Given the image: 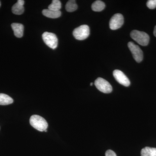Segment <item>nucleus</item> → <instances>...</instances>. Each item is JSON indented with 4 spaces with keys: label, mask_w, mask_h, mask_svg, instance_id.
Returning <instances> with one entry per match:
<instances>
[{
    "label": "nucleus",
    "mask_w": 156,
    "mask_h": 156,
    "mask_svg": "<svg viewBox=\"0 0 156 156\" xmlns=\"http://www.w3.org/2000/svg\"><path fill=\"white\" fill-rule=\"evenodd\" d=\"M30 123L34 128L40 131H44L48 128V123L46 120L38 115L31 116Z\"/></svg>",
    "instance_id": "f257e3e1"
},
{
    "label": "nucleus",
    "mask_w": 156,
    "mask_h": 156,
    "mask_svg": "<svg viewBox=\"0 0 156 156\" xmlns=\"http://www.w3.org/2000/svg\"><path fill=\"white\" fill-rule=\"evenodd\" d=\"M130 35L131 37L140 45L146 46L148 44L150 40L149 36L144 32L134 30L131 32Z\"/></svg>",
    "instance_id": "f03ea898"
},
{
    "label": "nucleus",
    "mask_w": 156,
    "mask_h": 156,
    "mask_svg": "<svg viewBox=\"0 0 156 156\" xmlns=\"http://www.w3.org/2000/svg\"><path fill=\"white\" fill-rule=\"evenodd\" d=\"M90 34V29L87 25H81L73 31V35L76 39L83 41L88 37Z\"/></svg>",
    "instance_id": "7ed1b4c3"
},
{
    "label": "nucleus",
    "mask_w": 156,
    "mask_h": 156,
    "mask_svg": "<svg viewBox=\"0 0 156 156\" xmlns=\"http://www.w3.org/2000/svg\"><path fill=\"white\" fill-rule=\"evenodd\" d=\"M42 38L45 44L49 48L53 50L56 49L58 46V38L56 35L52 33H44L42 35Z\"/></svg>",
    "instance_id": "20e7f679"
},
{
    "label": "nucleus",
    "mask_w": 156,
    "mask_h": 156,
    "mask_svg": "<svg viewBox=\"0 0 156 156\" xmlns=\"http://www.w3.org/2000/svg\"><path fill=\"white\" fill-rule=\"evenodd\" d=\"M94 84L97 89L103 93H109L112 91L111 85L103 78H98L95 80Z\"/></svg>",
    "instance_id": "39448f33"
},
{
    "label": "nucleus",
    "mask_w": 156,
    "mask_h": 156,
    "mask_svg": "<svg viewBox=\"0 0 156 156\" xmlns=\"http://www.w3.org/2000/svg\"><path fill=\"white\" fill-rule=\"evenodd\" d=\"M128 47L135 61L137 62H141L143 59V53L139 46L133 42H130L128 43Z\"/></svg>",
    "instance_id": "423d86ee"
},
{
    "label": "nucleus",
    "mask_w": 156,
    "mask_h": 156,
    "mask_svg": "<svg viewBox=\"0 0 156 156\" xmlns=\"http://www.w3.org/2000/svg\"><path fill=\"white\" fill-rule=\"evenodd\" d=\"M124 22V17L122 14H115L110 20V28L112 30H116L121 28L123 25Z\"/></svg>",
    "instance_id": "0eeeda50"
},
{
    "label": "nucleus",
    "mask_w": 156,
    "mask_h": 156,
    "mask_svg": "<svg viewBox=\"0 0 156 156\" xmlns=\"http://www.w3.org/2000/svg\"><path fill=\"white\" fill-rule=\"evenodd\" d=\"M113 76L116 80L121 85L126 87L130 86V80L122 72L119 70H115L113 72Z\"/></svg>",
    "instance_id": "6e6552de"
},
{
    "label": "nucleus",
    "mask_w": 156,
    "mask_h": 156,
    "mask_svg": "<svg viewBox=\"0 0 156 156\" xmlns=\"http://www.w3.org/2000/svg\"><path fill=\"white\" fill-rule=\"evenodd\" d=\"M24 1L23 0H18L16 4H14L12 8V12L17 15H20L23 14L24 11Z\"/></svg>",
    "instance_id": "1a4fd4ad"
},
{
    "label": "nucleus",
    "mask_w": 156,
    "mask_h": 156,
    "mask_svg": "<svg viewBox=\"0 0 156 156\" xmlns=\"http://www.w3.org/2000/svg\"><path fill=\"white\" fill-rule=\"evenodd\" d=\"M11 27L14 32V35L17 37H22L23 35L24 26L21 23H13L11 24Z\"/></svg>",
    "instance_id": "9d476101"
},
{
    "label": "nucleus",
    "mask_w": 156,
    "mask_h": 156,
    "mask_svg": "<svg viewBox=\"0 0 156 156\" xmlns=\"http://www.w3.org/2000/svg\"><path fill=\"white\" fill-rule=\"evenodd\" d=\"M42 13L45 17L53 19L58 18L61 15V12L60 11H53L49 9H44L42 11Z\"/></svg>",
    "instance_id": "9b49d317"
},
{
    "label": "nucleus",
    "mask_w": 156,
    "mask_h": 156,
    "mask_svg": "<svg viewBox=\"0 0 156 156\" xmlns=\"http://www.w3.org/2000/svg\"><path fill=\"white\" fill-rule=\"evenodd\" d=\"M13 99L9 95L0 93V105H8L13 103Z\"/></svg>",
    "instance_id": "f8f14e48"
},
{
    "label": "nucleus",
    "mask_w": 156,
    "mask_h": 156,
    "mask_svg": "<svg viewBox=\"0 0 156 156\" xmlns=\"http://www.w3.org/2000/svg\"><path fill=\"white\" fill-rule=\"evenodd\" d=\"M141 156H156V148H144L141 151Z\"/></svg>",
    "instance_id": "ddd939ff"
},
{
    "label": "nucleus",
    "mask_w": 156,
    "mask_h": 156,
    "mask_svg": "<svg viewBox=\"0 0 156 156\" xmlns=\"http://www.w3.org/2000/svg\"><path fill=\"white\" fill-rule=\"evenodd\" d=\"M105 4L101 1H96L92 4V10L96 12L102 11L105 8Z\"/></svg>",
    "instance_id": "4468645a"
},
{
    "label": "nucleus",
    "mask_w": 156,
    "mask_h": 156,
    "mask_svg": "<svg viewBox=\"0 0 156 156\" xmlns=\"http://www.w3.org/2000/svg\"><path fill=\"white\" fill-rule=\"evenodd\" d=\"M78 6L75 0H70L66 3V9L68 12H72L76 11Z\"/></svg>",
    "instance_id": "2eb2a0df"
},
{
    "label": "nucleus",
    "mask_w": 156,
    "mask_h": 156,
    "mask_svg": "<svg viewBox=\"0 0 156 156\" xmlns=\"http://www.w3.org/2000/svg\"><path fill=\"white\" fill-rule=\"evenodd\" d=\"M61 2L58 0H53L52 2L48 6V9L53 11H58L61 9Z\"/></svg>",
    "instance_id": "dca6fc26"
},
{
    "label": "nucleus",
    "mask_w": 156,
    "mask_h": 156,
    "mask_svg": "<svg viewBox=\"0 0 156 156\" xmlns=\"http://www.w3.org/2000/svg\"><path fill=\"white\" fill-rule=\"evenodd\" d=\"M147 6L149 9H154L156 8V0H149L147 3Z\"/></svg>",
    "instance_id": "f3484780"
},
{
    "label": "nucleus",
    "mask_w": 156,
    "mask_h": 156,
    "mask_svg": "<svg viewBox=\"0 0 156 156\" xmlns=\"http://www.w3.org/2000/svg\"><path fill=\"white\" fill-rule=\"evenodd\" d=\"M105 156H117V155L113 151L109 150L106 151L105 153Z\"/></svg>",
    "instance_id": "a211bd4d"
},
{
    "label": "nucleus",
    "mask_w": 156,
    "mask_h": 156,
    "mask_svg": "<svg viewBox=\"0 0 156 156\" xmlns=\"http://www.w3.org/2000/svg\"><path fill=\"white\" fill-rule=\"evenodd\" d=\"M154 34L155 37H156V26L155 27L154 29Z\"/></svg>",
    "instance_id": "6ab92c4d"
},
{
    "label": "nucleus",
    "mask_w": 156,
    "mask_h": 156,
    "mask_svg": "<svg viewBox=\"0 0 156 156\" xmlns=\"http://www.w3.org/2000/svg\"><path fill=\"white\" fill-rule=\"evenodd\" d=\"M93 83H91V84H90V86H92V85H93Z\"/></svg>",
    "instance_id": "aec40b11"
},
{
    "label": "nucleus",
    "mask_w": 156,
    "mask_h": 156,
    "mask_svg": "<svg viewBox=\"0 0 156 156\" xmlns=\"http://www.w3.org/2000/svg\"><path fill=\"white\" fill-rule=\"evenodd\" d=\"M45 132H47V130H45Z\"/></svg>",
    "instance_id": "412c9836"
},
{
    "label": "nucleus",
    "mask_w": 156,
    "mask_h": 156,
    "mask_svg": "<svg viewBox=\"0 0 156 156\" xmlns=\"http://www.w3.org/2000/svg\"><path fill=\"white\" fill-rule=\"evenodd\" d=\"M0 6H1V2H0Z\"/></svg>",
    "instance_id": "4be33fe9"
}]
</instances>
